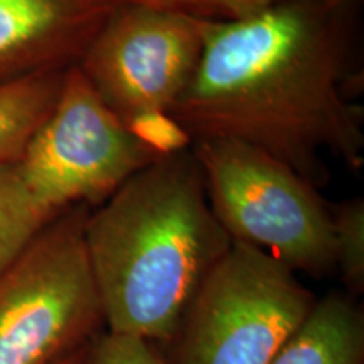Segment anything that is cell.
Segmentation results:
<instances>
[{
    "label": "cell",
    "instance_id": "cell-14",
    "mask_svg": "<svg viewBox=\"0 0 364 364\" xmlns=\"http://www.w3.org/2000/svg\"><path fill=\"white\" fill-rule=\"evenodd\" d=\"M83 364H169L157 346L132 336L98 332L86 344Z\"/></svg>",
    "mask_w": 364,
    "mask_h": 364
},
{
    "label": "cell",
    "instance_id": "cell-13",
    "mask_svg": "<svg viewBox=\"0 0 364 364\" xmlns=\"http://www.w3.org/2000/svg\"><path fill=\"white\" fill-rule=\"evenodd\" d=\"M125 2L223 24V22L247 19L280 0H125Z\"/></svg>",
    "mask_w": 364,
    "mask_h": 364
},
{
    "label": "cell",
    "instance_id": "cell-15",
    "mask_svg": "<svg viewBox=\"0 0 364 364\" xmlns=\"http://www.w3.org/2000/svg\"><path fill=\"white\" fill-rule=\"evenodd\" d=\"M85 349H86V346H85V348L78 349V351H76V353L70 354V356H66L65 359H61V361L56 363V364H83V361H85Z\"/></svg>",
    "mask_w": 364,
    "mask_h": 364
},
{
    "label": "cell",
    "instance_id": "cell-4",
    "mask_svg": "<svg viewBox=\"0 0 364 364\" xmlns=\"http://www.w3.org/2000/svg\"><path fill=\"white\" fill-rule=\"evenodd\" d=\"M90 209L59 213L0 277V364H56L102 329L85 247Z\"/></svg>",
    "mask_w": 364,
    "mask_h": 364
},
{
    "label": "cell",
    "instance_id": "cell-6",
    "mask_svg": "<svg viewBox=\"0 0 364 364\" xmlns=\"http://www.w3.org/2000/svg\"><path fill=\"white\" fill-rule=\"evenodd\" d=\"M164 152L115 115L75 65L17 166L38 203L59 215L78 204L100 206Z\"/></svg>",
    "mask_w": 364,
    "mask_h": 364
},
{
    "label": "cell",
    "instance_id": "cell-12",
    "mask_svg": "<svg viewBox=\"0 0 364 364\" xmlns=\"http://www.w3.org/2000/svg\"><path fill=\"white\" fill-rule=\"evenodd\" d=\"M336 272L346 292L356 299L364 292V201L353 198L331 206Z\"/></svg>",
    "mask_w": 364,
    "mask_h": 364
},
{
    "label": "cell",
    "instance_id": "cell-2",
    "mask_svg": "<svg viewBox=\"0 0 364 364\" xmlns=\"http://www.w3.org/2000/svg\"><path fill=\"white\" fill-rule=\"evenodd\" d=\"M231 243L193 150H166L86 218V255L108 332L171 346Z\"/></svg>",
    "mask_w": 364,
    "mask_h": 364
},
{
    "label": "cell",
    "instance_id": "cell-9",
    "mask_svg": "<svg viewBox=\"0 0 364 364\" xmlns=\"http://www.w3.org/2000/svg\"><path fill=\"white\" fill-rule=\"evenodd\" d=\"M270 364H364V312L356 299H317L304 324Z\"/></svg>",
    "mask_w": 364,
    "mask_h": 364
},
{
    "label": "cell",
    "instance_id": "cell-3",
    "mask_svg": "<svg viewBox=\"0 0 364 364\" xmlns=\"http://www.w3.org/2000/svg\"><path fill=\"white\" fill-rule=\"evenodd\" d=\"M216 220L231 241L294 273L336 272L331 206L316 186L270 154L230 139L191 140Z\"/></svg>",
    "mask_w": 364,
    "mask_h": 364
},
{
    "label": "cell",
    "instance_id": "cell-7",
    "mask_svg": "<svg viewBox=\"0 0 364 364\" xmlns=\"http://www.w3.org/2000/svg\"><path fill=\"white\" fill-rule=\"evenodd\" d=\"M206 31V21L124 2L76 66L102 102L139 132L149 122H167L198 71Z\"/></svg>",
    "mask_w": 364,
    "mask_h": 364
},
{
    "label": "cell",
    "instance_id": "cell-1",
    "mask_svg": "<svg viewBox=\"0 0 364 364\" xmlns=\"http://www.w3.org/2000/svg\"><path fill=\"white\" fill-rule=\"evenodd\" d=\"M363 0H280L208 22L201 63L167 120L188 142L230 139L316 186L326 157L364 167Z\"/></svg>",
    "mask_w": 364,
    "mask_h": 364
},
{
    "label": "cell",
    "instance_id": "cell-8",
    "mask_svg": "<svg viewBox=\"0 0 364 364\" xmlns=\"http://www.w3.org/2000/svg\"><path fill=\"white\" fill-rule=\"evenodd\" d=\"M125 0H0V85L78 65Z\"/></svg>",
    "mask_w": 364,
    "mask_h": 364
},
{
    "label": "cell",
    "instance_id": "cell-10",
    "mask_svg": "<svg viewBox=\"0 0 364 364\" xmlns=\"http://www.w3.org/2000/svg\"><path fill=\"white\" fill-rule=\"evenodd\" d=\"M66 71L39 73L0 85V167L21 161L31 139L53 112Z\"/></svg>",
    "mask_w": 364,
    "mask_h": 364
},
{
    "label": "cell",
    "instance_id": "cell-11",
    "mask_svg": "<svg viewBox=\"0 0 364 364\" xmlns=\"http://www.w3.org/2000/svg\"><path fill=\"white\" fill-rule=\"evenodd\" d=\"M56 216L38 203L17 164L0 167V277Z\"/></svg>",
    "mask_w": 364,
    "mask_h": 364
},
{
    "label": "cell",
    "instance_id": "cell-5",
    "mask_svg": "<svg viewBox=\"0 0 364 364\" xmlns=\"http://www.w3.org/2000/svg\"><path fill=\"white\" fill-rule=\"evenodd\" d=\"M316 302L297 273L233 241L191 304L171 364H270Z\"/></svg>",
    "mask_w": 364,
    "mask_h": 364
}]
</instances>
